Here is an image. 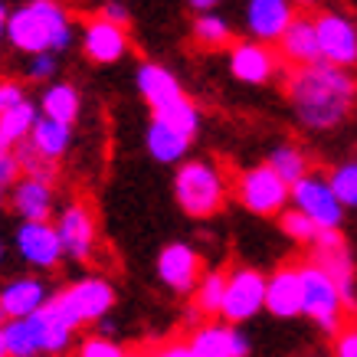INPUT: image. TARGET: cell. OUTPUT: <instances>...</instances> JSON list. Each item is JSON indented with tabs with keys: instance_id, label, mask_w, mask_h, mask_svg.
Returning a JSON list of instances; mask_svg holds the SVG:
<instances>
[{
	"instance_id": "cell-1",
	"label": "cell",
	"mask_w": 357,
	"mask_h": 357,
	"mask_svg": "<svg viewBox=\"0 0 357 357\" xmlns=\"http://www.w3.org/2000/svg\"><path fill=\"white\" fill-rule=\"evenodd\" d=\"M285 98L305 131H335L357 105V79L351 69L331 63L302 66L285 76Z\"/></svg>"
},
{
	"instance_id": "cell-2",
	"label": "cell",
	"mask_w": 357,
	"mask_h": 357,
	"mask_svg": "<svg viewBox=\"0 0 357 357\" xmlns=\"http://www.w3.org/2000/svg\"><path fill=\"white\" fill-rule=\"evenodd\" d=\"M7 43L23 56H59L76 43V20L63 0H23L10 10Z\"/></svg>"
},
{
	"instance_id": "cell-3",
	"label": "cell",
	"mask_w": 357,
	"mask_h": 357,
	"mask_svg": "<svg viewBox=\"0 0 357 357\" xmlns=\"http://www.w3.org/2000/svg\"><path fill=\"white\" fill-rule=\"evenodd\" d=\"M233 184L213 158H187L174 167V200L190 220H210L227 206Z\"/></svg>"
},
{
	"instance_id": "cell-4",
	"label": "cell",
	"mask_w": 357,
	"mask_h": 357,
	"mask_svg": "<svg viewBox=\"0 0 357 357\" xmlns=\"http://www.w3.org/2000/svg\"><path fill=\"white\" fill-rule=\"evenodd\" d=\"M119 305V292L105 275H82V279L63 285L59 292H53L50 308H53L73 331H82L86 325H98L105 321Z\"/></svg>"
},
{
	"instance_id": "cell-5",
	"label": "cell",
	"mask_w": 357,
	"mask_h": 357,
	"mask_svg": "<svg viewBox=\"0 0 357 357\" xmlns=\"http://www.w3.org/2000/svg\"><path fill=\"white\" fill-rule=\"evenodd\" d=\"M302 272V289H305V318L312 321L321 335L335 337L341 328L347 325V305L344 295L337 289V282L331 279V272L314 259H302L298 262Z\"/></svg>"
},
{
	"instance_id": "cell-6",
	"label": "cell",
	"mask_w": 357,
	"mask_h": 357,
	"mask_svg": "<svg viewBox=\"0 0 357 357\" xmlns=\"http://www.w3.org/2000/svg\"><path fill=\"white\" fill-rule=\"evenodd\" d=\"M233 197L239 206L252 213V217H275L279 220L289 206H292V184H285L269 164H252L243 167L233 181Z\"/></svg>"
},
{
	"instance_id": "cell-7",
	"label": "cell",
	"mask_w": 357,
	"mask_h": 357,
	"mask_svg": "<svg viewBox=\"0 0 357 357\" xmlns=\"http://www.w3.org/2000/svg\"><path fill=\"white\" fill-rule=\"evenodd\" d=\"M266 285L269 275L259 272L256 266H236L227 272V298H223V312L220 321L227 325H246L259 312H266Z\"/></svg>"
},
{
	"instance_id": "cell-8",
	"label": "cell",
	"mask_w": 357,
	"mask_h": 357,
	"mask_svg": "<svg viewBox=\"0 0 357 357\" xmlns=\"http://www.w3.org/2000/svg\"><path fill=\"white\" fill-rule=\"evenodd\" d=\"M53 223H56V229H59V239H63L66 259L79 262V266H86V262L96 259L98 220H96V210H92L86 200H69V204H63Z\"/></svg>"
},
{
	"instance_id": "cell-9",
	"label": "cell",
	"mask_w": 357,
	"mask_h": 357,
	"mask_svg": "<svg viewBox=\"0 0 357 357\" xmlns=\"http://www.w3.org/2000/svg\"><path fill=\"white\" fill-rule=\"evenodd\" d=\"M227 66L229 76L236 79L239 86H269L272 79L282 76V63L279 50L272 43H262V40H236V43L227 50Z\"/></svg>"
},
{
	"instance_id": "cell-10",
	"label": "cell",
	"mask_w": 357,
	"mask_h": 357,
	"mask_svg": "<svg viewBox=\"0 0 357 357\" xmlns=\"http://www.w3.org/2000/svg\"><path fill=\"white\" fill-rule=\"evenodd\" d=\"M314 30L321 46V63L351 69L357 66V20L337 7H321L314 13Z\"/></svg>"
},
{
	"instance_id": "cell-11",
	"label": "cell",
	"mask_w": 357,
	"mask_h": 357,
	"mask_svg": "<svg viewBox=\"0 0 357 357\" xmlns=\"http://www.w3.org/2000/svg\"><path fill=\"white\" fill-rule=\"evenodd\" d=\"M13 249L33 272H56L66 262V249L56 223H17L13 229Z\"/></svg>"
},
{
	"instance_id": "cell-12",
	"label": "cell",
	"mask_w": 357,
	"mask_h": 357,
	"mask_svg": "<svg viewBox=\"0 0 357 357\" xmlns=\"http://www.w3.org/2000/svg\"><path fill=\"white\" fill-rule=\"evenodd\" d=\"M292 206L302 210L318 229H341L344 223V206L331 190L328 174H308L298 184H292Z\"/></svg>"
},
{
	"instance_id": "cell-13",
	"label": "cell",
	"mask_w": 357,
	"mask_h": 357,
	"mask_svg": "<svg viewBox=\"0 0 357 357\" xmlns=\"http://www.w3.org/2000/svg\"><path fill=\"white\" fill-rule=\"evenodd\" d=\"M154 272H158V282H161L167 292L174 295H194L197 282L204 275V256L197 252L190 243L184 239H174L158 252L154 259Z\"/></svg>"
},
{
	"instance_id": "cell-14",
	"label": "cell",
	"mask_w": 357,
	"mask_h": 357,
	"mask_svg": "<svg viewBox=\"0 0 357 357\" xmlns=\"http://www.w3.org/2000/svg\"><path fill=\"white\" fill-rule=\"evenodd\" d=\"M79 46L92 66H115L131 53L128 26H115L102 17H89L79 30Z\"/></svg>"
},
{
	"instance_id": "cell-15",
	"label": "cell",
	"mask_w": 357,
	"mask_h": 357,
	"mask_svg": "<svg viewBox=\"0 0 357 357\" xmlns=\"http://www.w3.org/2000/svg\"><path fill=\"white\" fill-rule=\"evenodd\" d=\"M50 298L53 289L46 285L43 275H13L0 285V325L43 312Z\"/></svg>"
},
{
	"instance_id": "cell-16",
	"label": "cell",
	"mask_w": 357,
	"mask_h": 357,
	"mask_svg": "<svg viewBox=\"0 0 357 357\" xmlns=\"http://www.w3.org/2000/svg\"><path fill=\"white\" fill-rule=\"evenodd\" d=\"M7 206L20 223H50L59 213L56 210V184L40 177H20L7 190Z\"/></svg>"
},
{
	"instance_id": "cell-17",
	"label": "cell",
	"mask_w": 357,
	"mask_h": 357,
	"mask_svg": "<svg viewBox=\"0 0 357 357\" xmlns=\"http://www.w3.org/2000/svg\"><path fill=\"white\" fill-rule=\"evenodd\" d=\"M298 17V7L292 0H246L243 7V23H246V33L252 40H262V43H279L282 33L292 26V20Z\"/></svg>"
},
{
	"instance_id": "cell-18",
	"label": "cell",
	"mask_w": 357,
	"mask_h": 357,
	"mask_svg": "<svg viewBox=\"0 0 357 357\" xmlns=\"http://www.w3.org/2000/svg\"><path fill=\"white\" fill-rule=\"evenodd\" d=\"M266 312L272 318H298L305 314V289H302V272L298 262H285L275 272H269V285H266Z\"/></svg>"
},
{
	"instance_id": "cell-19",
	"label": "cell",
	"mask_w": 357,
	"mask_h": 357,
	"mask_svg": "<svg viewBox=\"0 0 357 357\" xmlns=\"http://www.w3.org/2000/svg\"><path fill=\"white\" fill-rule=\"evenodd\" d=\"M135 89H138V96L148 102L151 112L167 109L177 98L187 96L181 76H177L174 69H167L164 63H154V59L138 63V69H135Z\"/></svg>"
},
{
	"instance_id": "cell-20",
	"label": "cell",
	"mask_w": 357,
	"mask_h": 357,
	"mask_svg": "<svg viewBox=\"0 0 357 357\" xmlns=\"http://www.w3.org/2000/svg\"><path fill=\"white\" fill-rule=\"evenodd\" d=\"M282 63L302 69V66L321 63V46H318V30H314V17L312 13H298L292 20V26L282 33V40L275 43Z\"/></svg>"
},
{
	"instance_id": "cell-21",
	"label": "cell",
	"mask_w": 357,
	"mask_h": 357,
	"mask_svg": "<svg viewBox=\"0 0 357 357\" xmlns=\"http://www.w3.org/2000/svg\"><path fill=\"white\" fill-rule=\"evenodd\" d=\"M190 144H194V138H187L184 131H177L164 119H154L151 115L148 128H144V151L151 154V161L174 164V167H177L181 161H187Z\"/></svg>"
},
{
	"instance_id": "cell-22",
	"label": "cell",
	"mask_w": 357,
	"mask_h": 357,
	"mask_svg": "<svg viewBox=\"0 0 357 357\" xmlns=\"http://www.w3.org/2000/svg\"><path fill=\"white\" fill-rule=\"evenodd\" d=\"M40 115L53 121H63V125H73L76 128L79 115H82V92H79L73 82H50L40 92Z\"/></svg>"
},
{
	"instance_id": "cell-23",
	"label": "cell",
	"mask_w": 357,
	"mask_h": 357,
	"mask_svg": "<svg viewBox=\"0 0 357 357\" xmlns=\"http://www.w3.org/2000/svg\"><path fill=\"white\" fill-rule=\"evenodd\" d=\"M7 337V357H46L43 354V314L36 312L30 318L3 321Z\"/></svg>"
},
{
	"instance_id": "cell-24",
	"label": "cell",
	"mask_w": 357,
	"mask_h": 357,
	"mask_svg": "<svg viewBox=\"0 0 357 357\" xmlns=\"http://www.w3.org/2000/svg\"><path fill=\"white\" fill-rule=\"evenodd\" d=\"M36 121H40V105L30 102V98L17 109L3 112L0 115V151H17L20 144H26Z\"/></svg>"
},
{
	"instance_id": "cell-25",
	"label": "cell",
	"mask_w": 357,
	"mask_h": 357,
	"mask_svg": "<svg viewBox=\"0 0 357 357\" xmlns=\"http://www.w3.org/2000/svg\"><path fill=\"white\" fill-rule=\"evenodd\" d=\"M190 40L194 46L200 50H210V53H217V50H229V46L236 43L233 40V23L217 10H206V13H197L194 23H190Z\"/></svg>"
},
{
	"instance_id": "cell-26",
	"label": "cell",
	"mask_w": 357,
	"mask_h": 357,
	"mask_svg": "<svg viewBox=\"0 0 357 357\" xmlns=\"http://www.w3.org/2000/svg\"><path fill=\"white\" fill-rule=\"evenodd\" d=\"M30 148L59 164L69 154V148H73V125H63V121L40 115V121H36V128L30 135Z\"/></svg>"
},
{
	"instance_id": "cell-27",
	"label": "cell",
	"mask_w": 357,
	"mask_h": 357,
	"mask_svg": "<svg viewBox=\"0 0 357 357\" xmlns=\"http://www.w3.org/2000/svg\"><path fill=\"white\" fill-rule=\"evenodd\" d=\"M190 351L194 357H233V325L227 321H204L190 331Z\"/></svg>"
},
{
	"instance_id": "cell-28",
	"label": "cell",
	"mask_w": 357,
	"mask_h": 357,
	"mask_svg": "<svg viewBox=\"0 0 357 357\" xmlns=\"http://www.w3.org/2000/svg\"><path fill=\"white\" fill-rule=\"evenodd\" d=\"M266 164L279 174L285 184H298L302 177L312 174V158H308V151H305L302 144H295V141H279L269 151Z\"/></svg>"
},
{
	"instance_id": "cell-29",
	"label": "cell",
	"mask_w": 357,
	"mask_h": 357,
	"mask_svg": "<svg viewBox=\"0 0 357 357\" xmlns=\"http://www.w3.org/2000/svg\"><path fill=\"white\" fill-rule=\"evenodd\" d=\"M227 272L229 269H206L197 282L194 295H190V305L204 314L206 321H217L220 312H223V298H227Z\"/></svg>"
},
{
	"instance_id": "cell-30",
	"label": "cell",
	"mask_w": 357,
	"mask_h": 357,
	"mask_svg": "<svg viewBox=\"0 0 357 357\" xmlns=\"http://www.w3.org/2000/svg\"><path fill=\"white\" fill-rule=\"evenodd\" d=\"M151 115L154 119H164L177 131H184L187 138H197V135H200V125H204V115H200V109H197V102L190 96L177 98L174 105H167V109H161V112H151Z\"/></svg>"
},
{
	"instance_id": "cell-31",
	"label": "cell",
	"mask_w": 357,
	"mask_h": 357,
	"mask_svg": "<svg viewBox=\"0 0 357 357\" xmlns=\"http://www.w3.org/2000/svg\"><path fill=\"white\" fill-rule=\"evenodd\" d=\"M328 181H331V190L341 200V206L344 210H357V158L335 164L331 174H328Z\"/></svg>"
},
{
	"instance_id": "cell-32",
	"label": "cell",
	"mask_w": 357,
	"mask_h": 357,
	"mask_svg": "<svg viewBox=\"0 0 357 357\" xmlns=\"http://www.w3.org/2000/svg\"><path fill=\"white\" fill-rule=\"evenodd\" d=\"M17 161H20L23 177H40V181H50V184H56V177H59V164L43 158L40 151H33L30 141L17 148Z\"/></svg>"
},
{
	"instance_id": "cell-33",
	"label": "cell",
	"mask_w": 357,
	"mask_h": 357,
	"mask_svg": "<svg viewBox=\"0 0 357 357\" xmlns=\"http://www.w3.org/2000/svg\"><path fill=\"white\" fill-rule=\"evenodd\" d=\"M279 229L289 239H292L295 246H305V249L312 246L314 236H318V227H314L312 220L305 217L302 210H295V206H289V210H285V213L279 217Z\"/></svg>"
},
{
	"instance_id": "cell-34",
	"label": "cell",
	"mask_w": 357,
	"mask_h": 357,
	"mask_svg": "<svg viewBox=\"0 0 357 357\" xmlns=\"http://www.w3.org/2000/svg\"><path fill=\"white\" fill-rule=\"evenodd\" d=\"M76 357H128V351L109 335H86L73 351Z\"/></svg>"
},
{
	"instance_id": "cell-35",
	"label": "cell",
	"mask_w": 357,
	"mask_h": 357,
	"mask_svg": "<svg viewBox=\"0 0 357 357\" xmlns=\"http://www.w3.org/2000/svg\"><path fill=\"white\" fill-rule=\"evenodd\" d=\"M59 76V56L56 53H36V56H26V79L30 82H40V86H50L56 82Z\"/></svg>"
},
{
	"instance_id": "cell-36",
	"label": "cell",
	"mask_w": 357,
	"mask_h": 357,
	"mask_svg": "<svg viewBox=\"0 0 357 357\" xmlns=\"http://www.w3.org/2000/svg\"><path fill=\"white\" fill-rule=\"evenodd\" d=\"M26 102V89L17 79H0V115Z\"/></svg>"
},
{
	"instance_id": "cell-37",
	"label": "cell",
	"mask_w": 357,
	"mask_h": 357,
	"mask_svg": "<svg viewBox=\"0 0 357 357\" xmlns=\"http://www.w3.org/2000/svg\"><path fill=\"white\" fill-rule=\"evenodd\" d=\"M96 17L115 23V26H128L131 23V10H128L125 0H102V7L96 10Z\"/></svg>"
},
{
	"instance_id": "cell-38",
	"label": "cell",
	"mask_w": 357,
	"mask_h": 357,
	"mask_svg": "<svg viewBox=\"0 0 357 357\" xmlns=\"http://www.w3.org/2000/svg\"><path fill=\"white\" fill-rule=\"evenodd\" d=\"M331 354L335 357H357V325H344L331 337Z\"/></svg>"
},
{
	"instance_id": "cell-39",
	"label": "cell",
	"mask_w": 357,
	"mask_h": 357,
	"mask_svg": "<svg viewBox=\"0 0 357 357\" xmlns=\"http://www.w3.org/2000/svg\"><path fill=\"white\" fill-rule=\"evenodd\" d=\"M20 177L23 171H20V161H17V151H0V187L10 190Z\"/></svg>"
},
{
	"instance_id": "cell-40",
	"label": "cell",
	"mask_w": 357,
	"mask_h": 357,
	"mask_svg": "<svg viewBox=\"0 0 357 357\" xmlns=\"http://www.w3.org/2000/svg\"><path fill=\"white\" fill-rule=\"evenodd\" d=\"M151 357H194V351H190V341H187V337H171V341H164Z\"/></svg>"
},
{
	"instance_id": "cell-41",
	"label": "cell",
	"mask_w": 357,
	"mask_h": 357,
	"mask_svg": "<svg viewBox=\"0 0 357 357\" xmlns=\"http://www.w3.org/2000/svg\"><path fill=\"white\" fill-rule=\"evenodd\" d=\"M7 20H10V7L7 0H0V46L7 43Z\"/></svg>"
},
{
	"instance_id": "cell-42",
	"label": "cell",
	"mask_w": 357,
	"mask_h": 357,
	"mask_svg": "<svg viewBox=\"0 0 357 357\" xmlns=\"http://www.w3.org/2000/svg\"><path fill=\"white\" fill-rule=\"evenodd\" d=\"M187 3H190V10L194 13H206V10H217L223 0H187Z\"/></svg>"
},
{
	"instance_id": "cell-43",
	"label": "cell",
	"mask_w": 357,
	"mask_h": 357,
	"mask_svg": "<svg viewBox=\"0 0 357 357\" xmlns=\"http://www.w3.org/2000/svg\"><path fill=\"white\" fill-rule=\"evenodd\" d=\"M292 3L298 7V10H312V7H318L321 0H292Z\"/></svg>"
},
{
	"instance_id": "cell-44",
	"label": "cell",
	"mask_w": 357,
	"mask_h": 357,
	"mask_svg": "<svg viewBox=\"0 0 357 357\" xmlns=\"http://www.w3.org/2000/svg\"><path fill=\"white\" fill-rule=\"evenodd\" d=\"M0 357H7V337H3V325H0Z\"/></svg>"
},
{
	"instance_id": "cell-45",
	"label": "cell",
	"mask_w": 357,
	"mask_h": 357,
	"mask_svg": "<svg viewBox=\"0 0 357 357\" xmlns=\"http://www.w3.org/2000/svg\"><path fill=\"white\" fill-rule=\"evenodd\" d=\"M3 206H7V190L0 187V213H3Z\"/></svg>"
},
{
	"instance_id": "cell-46",
	"label": "cell",
	"mask_w": 357,
	"mask_h": 357,
	"mask_svg": "<svg viewBox=\"0 0 357 357\" xmlns=\"http://www.w3.org/2000/svg\"><path fill=\"white\" fill-rule=\"evenodd\" d=\"M3 256H7V249H3V239H0V269H3Z\"/></svg>"
},
{
	"instance_id": "cell-47",
	"label": "cell",
	"mask_w": 357,
	"mask_h": 357,
	"mask_svg": "<svg viewBox=\"0 0 357 357\" xmlns=\"http://www.w3.org/2000/svg\"><path fill=\"white\" fill-rule=\"evenodd\" d=\"M128 357H151V354H128Z\"/></svg>"
},
{
	"instance_id": "cell-48",
	"label": "cell",
	"mask_w": 357,
	"mask_h": 357,
	"mask_svg": "<svg viewBox=\"0 0 357 357\" xmlns=\"http://www.w3.org/2000/svg\"><path fill=\"white\" fill-rule=\"evenodd\" d=\"M63 3H66V0H63Z\"/></svg>"
}]
</instances>
